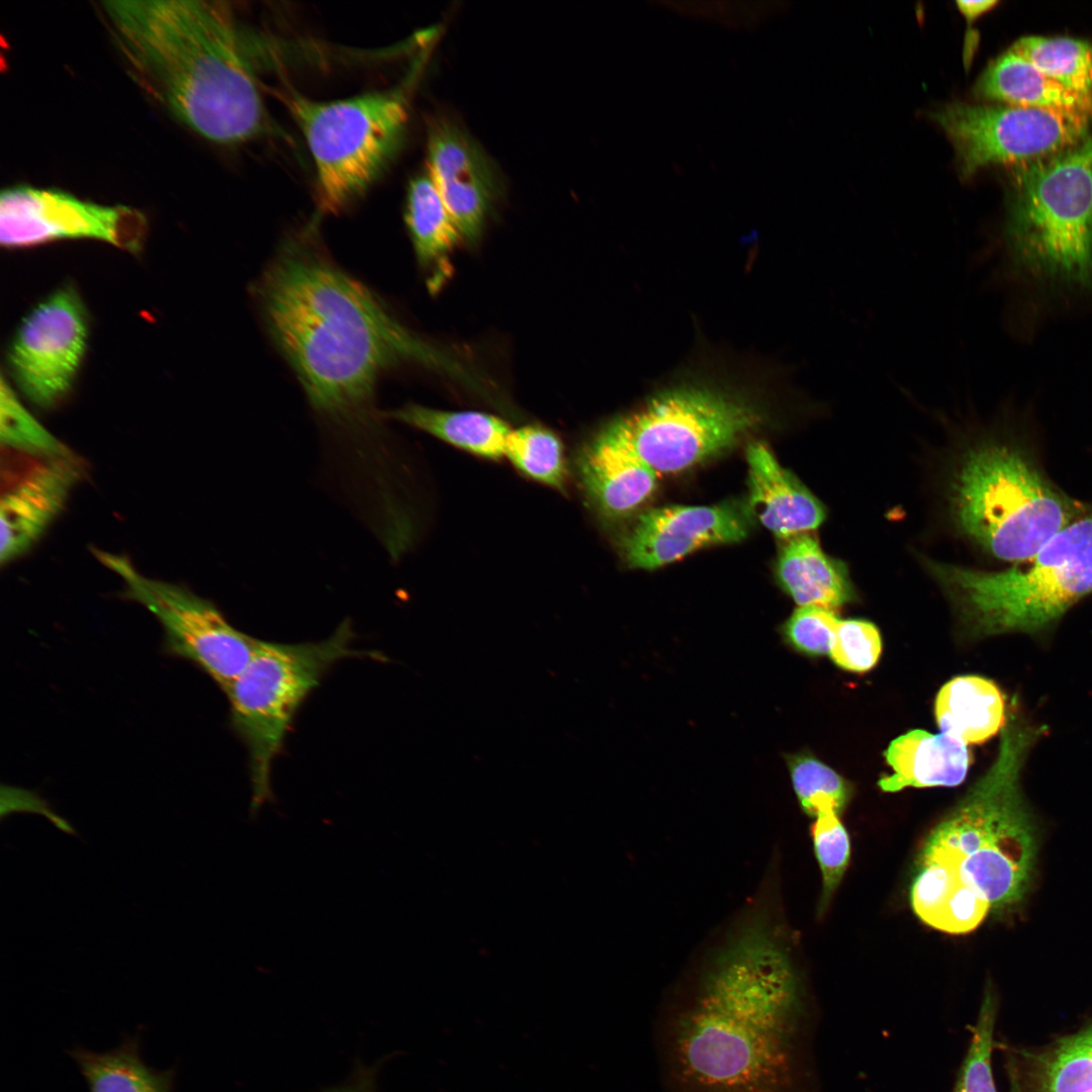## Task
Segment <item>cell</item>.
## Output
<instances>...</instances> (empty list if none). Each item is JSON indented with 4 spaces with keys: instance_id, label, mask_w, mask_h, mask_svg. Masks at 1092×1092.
Returning <instances> with one entry per match:
<instances>
[{
    "instance_id": "cell-15",
    "label": "cell",
    "mask_w": 1092,
    "mask_h": 1092,
    "mask_svg": "<svg viewBox=\"0 0 1092 1092\" xmlns=\"http://www.w3.org/2000/svg\"><path fill=\"white\" fill-rule=\"evenodd\" d=\"M73 451L37 455L1 448L0 560L4 565L27 552L63 512L85 476Z\"/></svg>"
},
{
    "instance_id": "cell-8",
    "label": "cell",
    "mask_w": 1092,
    "mask_h": 1092,
    "mask_svg": "<svg viewBox=\"0 0 1092 1092\" xmlns=\"http://www.w3.org/2000/svg\"><path fill=\"white\" fill-rule=\"evenodd\" d=\"M951 505L959 529L992 556L1018 563L1086 511L1055 488L1019 450L986 443L957 473Z\"/></svg>"
},
{
    "instance_id": "cell-16",
    "label": "cell",
    "mask_w": 1092,
    "mask_h": 1092,
    "mask_svg": "<svg viewBox=\"0 0 1092 1092\" xmlns=\"http://www.w3.org/2000/svg\"><path fill=\"white\" fill-rule=\"evenodd\" d=\"M747 505L670 506L641 514L623 540L629 566L654 569L706 546L743 540L751 525Z\"/></svg>"
},
{
    "instance_id": "cell-5",
    "label": "cell",
    "mask_w": 1092,
    "mask_h": 1092,
    "mask_svg": "<svg viewBox=\"0 0 1092 1092\" xmlns=\"http://www.w3.org/2000/svg\"><path fill=\"white\" fill-rule=\"evenodd\" d=\"M1003 242L1021 277L1092 289V131L1061 153L1011 167Z\"/></svg>"
},
{
    "instance_id": "cell-34",
    "label": "cell",
    "mask_w": 1092,
    "mask_h": 1092,
    "mask_svg": "<svg viewBox=\"0 0 1092 1092\" xmlns=\"http://www.w3.org/2000/svg\"><path fill=\"white\" fill-rule=\"evenodd\" d=\"M815 854L822 875L819 909L825 910L839 885L850 856L848 833L835 813L816 817L812 827Z\"/></svg>"
},
{
    "instance_id": "cell-12",
    "label": "cell",
    "mask_w": 1092,
    "mask_h": 1092,
    "mask_svg": "<svg viewBox=\"0 0 1092 1092\" xmlns=\"http://www.w3.org/2000/svg\"><path fill=\"white\" fill-rule=\"evenodd\" d=\"M950 140L965 179L993 165L1015 166L1071 149L1091 133L1088 118L1005 104L953 102L931 112Z\"/></svg>"
},
{
    "instance_id": "cell-31",
    "label": "cell",
    "mask_w": 1092,
    "mask_h": 1092,
    "mask_svg": "<svg viewBox=\"0 0 1092 1092\" xmlns=\"http://www.w3.org/2000/svg\"><path fill=\"white\" fill-rule=\"evenodd\" d=\"M77 1059L91 1092H167L163 1079L128 1052L79 1053Z\"/></svg>"
},
{
    "instance_id": "cell-27",
    "label": "cell",
    "mask_w": 1092,
    "mask_h": 1092,
    "mask_svg": "<svg viewBox=\"0 0 1092 1092\" xmlns=\"http://www.w3.org/2000/svg\"><path fill=\"white\" fill-rule=\"evenodd\" d=\"M388 415L455 447L489 459L506 455L512 432L502 419L479 412H446L408 404Z\"/></svg>"
},
{
    "instance_id": "cell-33",
    "label": "cell",
    "mask_w": 1092,
    "mask_h": 1092,
    "mask_svg": "<svg viewBox=\"0 0 1092 1092\" xmlns=\"http://www.w3.org/2000/svg\"><path fill=\"white\" fill-rule=\"evenodd\" d=\"M996 1015L997 999L988 988L953 1092H998L991 1066Z\"/></svg>"
},
{
    "instance_id": "cell-30",
    "label": "cell",
    "mask_w": 1092,
    "mask_h": 1092,
    "mask_svg": "<svg viewBox=\"0 0 1092 1092\" xmlns=\"http://www.w3.org/2000/svg\"><path fill=\"white\" fill-rule=\"evenodd\" d=\"M506 455L525 475L561 488L566 477L562 443L551 431L537 426L512 430Z\"/></svg>"
},
{
    "instance_id": "cell-28",
    "label": "cell",
    "mask_w": 1092,
    "mask_h": 1092,
    "mask_svg": "<svg viewBox=\"0 0 1092 1092\" xmlns=\"http://www.w3.org/2000/svg\"><path fill=\"white\" fill-rule=\"evenodd\" d=\"M1072 92L1092 99V46L1066 36L1026 35L1010 48Z\"/></svg>"
},
{
    "instance_id": "cell-9",
    "label": "cell",
    "mask_w": 1092,
    "mask_h": 1092,
    "mask_svg": "<svg viewBox=\"0 0 1092 1092\" xmlns=\"http://www.w3.org/2000/svg\"><path fill=\"white\" fill-rule=\"evenodd\" d=\"M306 141L316 174L317 204L337 213L362 195L402 145L406 85L333 101L289 88L277 92Z\"/></svg>"
},
{
    "instance_id": "cell-19",
    "label": "cell",
    "mask_w": 1092,
    "mask_h": 1092,
    "mask_svg": "<svg viewBox=\"0 0 1092 1092\" xmlns=\"http://www.w3.org/2000/svg\"><path fill=\"white\" fill-rule=\"evenodd\" d=\"M748 464V510L766 529L781 539L817 529L826 512L820 500L789 470L784 468L762 442L746 448Z\"/></svg>"
},
{
    "instance_id": "cell-13",
    "label": "cell",
    "mask_w": 1092,
    "mask_h": 1092,
    "mask_svg": "<svg viewBox=\"0 0 1092 1092\" xmlns=\"http://www.w3.org/2000/svg\"><path fill=\"white\" fill-rule=\"evenodd\" d=\"M147 229L146 216L135 208L84 200L57 188L15 185L0 195V242L6 248L92 239L139 252Z\"/></svg>"
},
{
    "instance_id": "cell-6",
    "label": "cell",
    "mask_w": 1092,
    "mask_h": 1092,
    "mask_svg": "<svg viewBox=\"0 0 1092 1092\" xmlns=\"http://www.w3.org/2000/svg\"><path fill=\"white\" fill-rule=\"evenodd\" d=\"M924 566L976 633L1040 630L1092 593V510L1009 568L984 571L931 559Z\"/></svg>"
},
{
    "instance_id": "cell-1",
    "label": "cell",
    "mask_w": 1092,
    "mask_h": 1092,
    "mask_svg": "<svg viewBox=\"0 0 1092 1092\" xmlns=\"http://www.w3.org/2000/svg\"><path fill=\"white\" fill-rule=\"evenodd\" d=\"M800 986L767 906L716 953L665 1043L680 1092H790Z\"/></svg>"
},
{
    "instance_id": "cell-35",
    "label": "cell",
    "mask_w": 1092,
    "mask_h": 1092,
    "mask_svg": "<svg viewBox=\"0 0 1092 1092\" xmlns=\"http://www.w3.org/2000/svg\"><path fill=\"white\" fill-rule=\"evenodd\" d=\"M881 652L882 638L875 624L859 619L839 620L829 653L836 665L864 672L876 665Z\"/></svg>"
},
{
    "instance_id": "cell-21",
    "label": "cell",
    "mask_w": 1092,
    "mask_h": 1092,
    "mask_svg": "<svg viewBox=\"0 0 1092 1092\" xmlns=\"http://www.w3.org/2000/svg\"><path fill=\"white\" fill-rule=\"evenodd\" d=\"M974 93L1005 105L1092 120V99L1072 92L1010 49L988 65L977 80Z\"/></svg>"
},
{
    "instance_id": "cell-17",
    "label": "cell",
    "mask_w": 1092,
    "mask_h": 1092,
    "mask_svg": "<svg viewBox=\"0 0 1092 1092\" xmlns=\"http://www.w3.org/2000/svg\"><path fill=\"white\" fill-rule=\"evenodd\" d=\"M428 171L461 239L476 242L499 194L493 163L457 124L438 119L429 127Z\"/></svg>"
},
{
    "instance_id": "cell-3",
    "label": "cell",
    "mask_w": 1092,
    "mask_h": 1092,
    "mask_svg": "<svg viewBox=\"0 0 1092 1092\" xmlns=\"http://www.w3.org/2000/svg\"><path fill=\"white\" fill-rule=\"evenodd\" d=\"M102 9L140 82L188 128L221 145L268 130L241 32L224 3L113 0Z\"/></svg>"
},
{
    "instance_id": "cell-32",
    "label": "cell",
    "mask_w": 1092,
    "mask_h": 1092,
    "mask_svg": "<svg viewBox=\"0 0 1092 1092\" xmlns=\"http://www.w3.org/2000/svg\"><path fill=\"white\" fill-rule=\"evenodd\" d=\"M0 414L1 448L37 455L72 451L34 419L4 378L1 380Z\"/></svg>"
},
{
    "instance_id": "cell-29",
    "label": "cell",
    "mask_w": 1092,
    "mask_h": 1092,
    "mask_svg": "<svg viewBox=\"0 0 1092 1092\" xmlns=\"http://www.w3.org/2000/svg\"><path fill=\"white\" fill-rule=\"evenodd\" d=\"M787 763L795 794L806 814L817 817L843 811L851 790L840 775L809 753L789 755Z\"/></svg>"
},
{
    "instance_id": "cell-22",
    "label": "cell",
    "mask_w": 1092,
    "mask_h": 1092,
    "mask_svg": "<svg viewBox=\"0 0 1092 1092\" xmlns=\"http://www.w3.org/2000/svg\"><path fill=\"white\" fill-rule=\"evenodd\" d=\"M777 578L799 607L835 611L855 599L846 565L827 555L809 533L786 540L777 563Z\"/></svg>"
},
{
    "instance_id": "cell-10",
    "label": "cell",
    "mask_w": 1092,
    "mask_h": 1092,
    "mask_svg": "<svg viewBox=\"0 0 1092 1092\" xmlns=\"http://www.w3.org/2000/svg\"><path fill=\"white\" fill-rule=\"evenodd\" d=\"M764 420L745 392L693 380L657 391L610 424L657 473H674L728 451Z\"/></svg>"
},
{
    "instance_id": "cell-38",
    "label": "cell",
    "mask_w": 1092,
    "mask_h": 1092,
    "mask_svg": "<svg viewBox=\"0 0 1092 1092\" xmlns=\"http://www.w3.org/2000/svg\"><path fill=\"white\" fill-rule=\"evenodd\" d=\"M1006 1070L1009 1079V1092H1023L1018 1077L1017 1067L1011 1053H1009V1057L1007 1058Z\"/></svg>"
},
{
    "instance_id": "cell-2",
    "label": "cell",
    "mask_w": 1092,
    "mask_h": 1092,
    "mask_svg": "<svg viewBox=\"0 0 1092 1092\" xmlns=\"http://www.w3.org/2000/svg\"><path fill=\"white\" fill-rule=\"evenodd\" d=\"M256 292L275 346L312 406L331 417L365 412L380 376L402 362L443 364L307 235L282 245Z\"/></svg>"
},
{
    "instance_id": "cell-20",
    "label": "cell",
    "mask_w": 1092,
    "mask_h": 1092,
    "mask_svg": "<svg viewBox=\"0 0 1092 1092\" xmlns=\"http://www.w3.org/2000/svg\"><path fill=\"white\" fill-rule=\"evenodd\" d=\"M893 774L878 785L884 792L905 788L956 787L966 779L971 754L965 743L944 734L911 730L894 739L884 752Z\"/></svg>"
},
{
    "instance_id": "cell-37",
    "label": "cell",
    "mask_w": 1092,
    "mask_h": 1092,
    "mask_svg": "<svg viewBox=\"0 0 1092 1092\" xmlns=\"http://www.w3.org/2000/svg\"><path fill=\"white\" fill-rule=\"evenodd\" d=\"M998 1L994 0H979V1H957V6L960 12L965 16L969 23H973L981 15L992 9Z\"/></svg>"
},
{
    "instance_id": "cell-25",
    "label": "cell",
    "mask_w": 1092,
    "mask_h": 1092,
    "mask_svg": "<svg viewBox=\"0 0 1092 1092\" xmlns=\"http://www.w3.org/2000/svg\"><path fill=\"white\" fill-rule=\"evenodd\" d=\"M934 714L941 733L968 744L983 743L1005 725L1001 691L990 679L961 675L938 692Z\"/></svg>"
},
{
    "instance_id": "cell-11",
    "label": "cell",
    "mask_w": 1092,
    "mask_h": 1092,
    "mask_svg": "<svg viewBox=\"0 0 1092 1092\" xmlns=\"http://www.w3.org/2000/svg\"><path fill=\"white\" fill-rule=\"evenodd\" d=\"M91 551L122 579L124 597L158 619L165 651L196 665L224 692L251 660L259 639L234 627L210 601L191 590L143 575L123 555Z\"/></svg>"
},
{
    "instance_id": "cell-7",
    "label": "cell",
    "mask_w": 1092,
    "mask_h": 1092,
    "mask_svg": "<svg viewBox=\"0 0 1092 1092\" xmlns=\"http://www.w3.org/2000/svg\"><path fill=\"white\" fill-rule=\"evenodd\" d=\"M350 621L320 641L280 643L259 639L239 676L223 692L230 724L247 749L251 813L273 799L271 769L282 752L301 706L338 662L347 658L387 660L378 651L353 648Z\"/></svg>"
},
{
    "instance_id": "cell-14",
    "label": "cell",
    "mask_w": 1092,
    "mask_h": 1092,
    "mask_svg": "<svg viewBox=\"0 0 1092 1092\" xmlns=\"http://www.w3.org/2000/svg\"><path fill=\"white\" fill-rule=\"evenodd\" d=\"M88 341V318L79 294L63 287L34 306L19 325L8 351L20 391L43 408L72 389Z\"/></svg>"
},
{
    "instance_id": "cell-4",
    "label": "cell",
    "mask_w": 1092,
    "mask_h": 1092,
    "mask_svg": "<svg viewBox=\"0 0 1092 1092\" xmlns=\"http://www.w3.org/2000/svg\"><path fill=\"white\" fill-rule=\"evenodd\" d=\"M1040 731L1008 716L994 762L931 831L919 857L957 868L991 909L1019 902L1033 874L1036 833L1020 777Z\"/></svg>"
},
{
    "instance_id": "cell-18",
    "label": "cell",
    "mask_w": 1092,
    "mask_h": 1092,
    "mask_svg": "<svg viewBox=\"0 0 1092 1092\" xmlns=\"http://www.w3.org/2000/svg\"><path fill=\"white\" fill-rule=\"evenodd\" d=\"M583 489L606 516L627 515L654 491L657 472L608 424L579 454Z\"/></svg>"
},
{
    "instance_id": "cell-24",
    "label": "cell",
    "mask_w": 1092,
    "mask_h": 1092,
    "mask_svg": "<svg viewBox=\"0 0 1092 1092\" xmlns=\"http://www.w3.org/2000/svg\"><path fill=\"white\" fill-rule=\"evenodd\" d=\"M1011 1055L1023 1092H1092V1022L1042 1049Z\"/></svg>"
},
{
    "instance_id": "cell-23",
    "label": "cell",
    "mask_w": 1092,
    "mask_h": 1092,
    "mask_svg": "<svg viewBox=\"0 0 1092 1092\" xmlns=\"http://www.w3.org/2000/svg\"><path fill=\"white\" fill-rule=\"evenodd\" d=\"M910 900L915 914L934 929L962 934L976 929L991 905L949 863H919L912 883Z\"/></svg>"
},
{
    "instance_id": "cell-36",
    "label": "cell",
    "mask_w": 1092,
    "mask_h": 1092,
    "mask_svg": "<svg viewBox=\"0 0 1092 1092\" xmlns=\"http://www.w3.org/2000/svg\"><path fill=\"white\" fill-rule=\"evenodd\" d=\"M833 610L798 607L782 627L785 641L808 656L829 654L839 622Z\"/></svg>"
},
{
    "instance_id": "cell-26",
    "label": "cell",
    "mask_w": 1092,
    "mask_h": 1092,
    "mask_svg": "<svg viewBox=\"0 0 1092 1092\" xmlns=\"http://www.w3.org/2000/svg\"><path fill=\"white\" fill-rule=\"evenodd\" d=\"M404 218L418 260L431 274V285L438 287L461 236L428 170L408 183Z\"/></svg>"
}]
</instances>
